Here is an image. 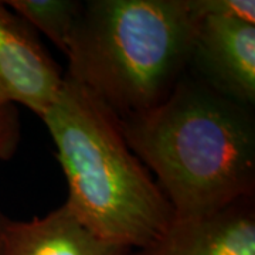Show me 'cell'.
<instances>
[{
	"instance_id": "cell-8",
	"label": "cell",
	"mask_w": 255,
	"mask_h": 255,
	"mask_svg": "<svg viewBox=\"0 0 255 255\" xmlns=\"http://www.w3.org/2000/svg\"><path fill=\"white\" fill-rule=\"evenodd\" d=\"M4 4L38 34H44L64 55L84 6L77 0H6Z\"/></svg>"
},
{
	"instance_id": "cell-3",
	"label": "cell",
	"mask_w": 255,
	"mask_h": 255,
	"mask_svg": "<svg viewBox=\"0 0 255 255\" xmlns=\"http://www.w3.org/2000/svg\"><path fill=\"white\" fill-rule=\"evenodd\" d=\"M200 24L190 0H90L65 53L67 75L119 118L153 108L187 73Z\"/></svg>"
},
{
	"instance_id": "cell-11",
	"label": "cell",
	"mask_w": 255,
	"mask_h": 255,
	"mask_svg": "<svg viewBox=\"0 0 255 255\" xmlns=\"http://www.w3.org/2000/svg\"><path fill=\"white\" fill-rule=\"evenodd\" d=\"M4 220H6V217L1 214V211H0V234H1V228H3V224H4Z\"/></svg>"
},
{
	"instance_id": "cell-1",
	"label": "cell",
	"mask_w": 255,
	"mask_h": 255,
	"mask_svg": "<svg viewBox=\"0 0 255 255\" xmlns=\"http://www.w3.org/2000/svg\"><path fill=\"white\" fill-rule=\"evenodd\" d=\"M121 127L174 219L203 217L254 197V108L193 75L184 74L162 102L121 119Z\"/></svg>"
},
{
	"instance_id": "cell-7",
	"label": "cell",
	"mask_w": 255,
	"mask_h": 255,
	"mask_svg": "<svg viewBox=\"0 0 255 255\" xmlns=\"http://www.w3.org/2000/svg\"><path fill=\"white\" fill-rule=\"evenodd\" d=\"M129 250L94 234L65 204L30 220L6 217L0 255H129Z\"/></svg>"
},
{
	"instance_id": "cell-6",
	"label": "cell",
	"mask_w": 255,
	"mask_h": 255,
	"mask_svg": "<svg viewBox=\"0 0 255 255\" xmlns=\"http://www.w3.org/2000/svg\"><path fill=\"white\" fill-rule=\"evenodd\" d=\"M133 255H255L254 197L203 217L173 219Z\"/></svg>"
},
{
	"instance_id": "cell-2",
	"label": "cell",
	"mask_w": 255,
	"mask_h": 255,
	"mask_svg": "<svg viewBox=\"0 0 255 255\" xmlns=\"http://www.w3.org/2000/svg\"><path fill=\"white\" fill-rule=\"evenodd\" d=\"M41 121L67 182L64 204L94 234L132 251L173 221L170 203L128 145L119 117L90 90L65 74Z\"/></svg>"
},
{
	"instance_id": "cell-10",
	"label": "cell",
	"mask_w": 255,
	"mask_h": 255,
	"mask_svg": "<svg viewBox=\"0 0 255 255\" xmlns=\"http://www.w3.org/2000/svg\"><path fill=\"white\" fill-rule=\"evenodd\" d=\"M21 143V121L17 107L0 104V163L9 162Z\"/></svg>"
},
{
	"instance_id": "cell-9",
	"label": "cell",
	"mask_w": 255,
	"mask_h": 255,
	"mask_svg": "<svg viewBox=\"0 0 255 255\" xmlns=\"http://www.w3.org/2000/svg\"><path fill=\"white\" fill-rule=\"evenodd\" d=\"M196 16L203 18H227L255 24L254 0H190Z\"/></svg>"
},
{
	"instance_id": "cell-5",
	"label": "cell",
	"mask_w": 255,
	"mask_h": 255,
	"mask_svg": "<svg viewBox=\"0 0 255 255\" xmlns=\"http://www.w3.org/2000/svg\"><path fill=\"white\" fill-rule=\"evenodd\" d=\"M189 68L211 90L254 108L255 24L227 18L200 20Z\"/></svg>"
},
{
	"instance_id": "cell-4",
	"label": "cell",
	"mask_w": 255,
	"mask_h": 255,
	"mask_svg": "<svg viewBox=\"0 0 255 255\" xmlns=\"http://www.w3.org/2000/svg\"><path fill=\"white\" fill-rule=\"evenodd\" d=\"M65 73L34 28L0 1V104L43 118L63 88Z\"/></svg>"
}]
</instances>
